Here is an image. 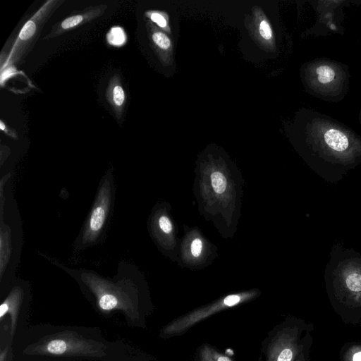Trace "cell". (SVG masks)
<instances>
[{"label": "cell", "mask_w": 361, "mask_h": 361, "mask_svg": "<svg viewBox=\"0 0 361 361\" xmlns=\"http://www.w3.org/2000/svg\"><path fill=\"white\" fill-rule=\"evenodd\" d=\"M63 0L47 1L25 23L18 33L1 69L20 64L32 51L38 40L42 30Z\"/></svg>", "instance_id": "1"}, {"label": "cell", "mask_w": 361, "mask_h": 361, "mask_svg": "<svg viewBox=\"0 0 361 361\" xmlns=\"http://www.w3.org/2000/svg\"><path fill=\"white\" fill-rule=\"evenodd\" d=\"M255 296L253 293L228 295L209 305L195 309L179 316L164 326L160 331L161 338L180 336L191 328L209 317L226 309L237 306Z\"/></svg>", "instance_id": "2"}, {"label": "cell", "mask_w": 361, "mask_h": 361, "mask_svg": "<svg viewBox=\"0 0 361 361\" xmlns=\"http://www.w3.org/2000/svg\"><path fill=\"white\" fill-rule=\"evenodd\" d=\"M299 329L283 322L270 330L262 342V361H295L299 355Z\"/></svg>", "instance_id": "3"}, {"label": "cell", "mask_w": 361, "mask_h": 361, "mask_svg": "<svg viewBox=\"0 0 361 361\" xmlns=\"http://www.w3.org/2000/svg\"><path fill=\"white\" fill-rule=\"evenodd\" d=\"M111 191L109 183L106 180L98 192L90 218L87 222L82 235V242L85 244L94 242L98 238L104 227L110 207Z\"/></svg>", "instance_id": "4"}, {"label": "cell", "mask_w": 361, "mask_h": 361, "mask_svg": "<svg viewBox=\"0 0 361 361\" xmlns=\"http://www.w3.org/2000/svg\"><path fill=\"white\" fill-rule=\"evenodd\" d=\"M106 8L107 5L99 4L87 7L78 13L68 16L59 23H56L52 27L51 31L44 39H52L78 26L90 23L102 16Z\"/></svg>", "instance_id": "5"}, {"label": "cell", "mask_w": 361, "mask_h": 361, "mask_svg": "<svg viewBox=\"0 0 361 361\" xmlns=\"http://www.w3.org/2000/svg\"><path fill=\"white\" fill-rule=\"evenodd\" d=\"M106 97L116 118L120 119L125 109L126 94L118 74H115L110 78L106 91Z\"/></svg>", "instance_id": "6"}, {"label": "cell", "mask_w": 361, "mask_h": 361, "mask_svg": "<svg viewBox=\"0 0 361 361\" xmlns=\"http://www.w3.org/2000/svg\"><path fill=\"white\" fill-rule=\"evenodd\" d=\"M192 361H233L228 355L209 343L200 345L193 356Z\"/></svg>", "instance_id": "7"}, {"label": "cell", "mask_w": 361, "mask_h": 361, "mask_svg": "<svg viewBox=\"0 0 361 361\" xmlns=\"http://www.w3.org/2000/svg\"><path fill=\"white\" fill-rule=\"evenodd\" d=\"M11 228L1 225L0 232V269L1 276L6 267L11 254Z\"/></svg>", "instance_id": "8"}, {"label": "cell", "mask_w": 361, "mask_h": 361, "mask_svg": "<svg viewBox=\"0 0 361 361\" xmlns=\"http://www.w3.org/2000/svg\"><path fill=\"white\" fill-rule=\"evenodd\" d=\"M326 144L333 149L338 152L345 150L348 147V140L341 131L330 129L324 134Z\"/></svg>", "instance_id": "9"}, {"label": "cell", "mask_w": 361, "mask_h": 361, "mask_svg": "<svg viewBox=\"0 0 361 361\" xmlns=\"http://www.w3.org/2000/svg\"><path fill=\"white\" fill-rule=\"evenodd\" d=\"M106 41L111 46L122 47L127 41L124 29L120 26H114L106 34Z\"/></svg>", "instance_id": "10"}, {"label": "cell", "mask_w": 361, "mask_h": 361, "mask_svg": "<svg viewBox=\"0 0 361 361\" xmlns=\"http://www.w3.org/2000/svg\"><path fill=\"white\" fill-rule=\"evenodd\" d=\"M98 294V303L103 310H111L118 307L119 299L114 293L97 290Z\"/></svg>", "instance_id": "11"}, {"label": "cell", "mask_w": 361, "mask_h": 361, "mask_svg": "<svg viewBox=\"0 0 361 361\" xmlns=\"http://www.w3.org/2000/svg\"><path fill=\"white\" fill-rule=\"evenodd\" d=\"M150 37L154 46L161 50H167L171 46V42L169 37L161 31L154 30L152 32Z\"/></svg>", "instance_id": "12"}, {"label": "cell", "mask_w": 361, "mask_h": 361, "mask_svg": "<svg viewBox=\"0 0 361 361\" xmlns=\"http://www.w3.org/2000/svg\"><path fill=\"white\" fill-rule=\"evenodd\" d=\"M210 178L214 191L217 194L224 193L227 185L224 175L220 171H214L211 174Z\"/></svg>", "instance_id": "13"}, {"label": "cell", "mask_w": 361, "mask_h": 361, "mask_svg": "<svg viewBox=\"0 0 361 361\" xmlns=\"http://www.w3.org/2000/svg\"><path fill=\"white\" fill-rule=\"evenodd\" d=\"M45 349L49 353L61 355L68 350V345L63 340L56 339L49 341L46 345Z\"/></svg>", "instance_id": "14"}, {"label": "cell", "mask_w": 361, "mask_h": 361, "mask_svg": "<svg viewBox=\"0 0 361 361\" xmlns=\"http://www.w3.org/2000/svg\"><path fill=\"white\" fill-rule=\"evenodd\" d=\"M345 286L353 293H361V275L357 273L349 274L345 279Z\"/></svg>", "instance_id": "15"}, {"label": "cell", "mask_w": 361, "mask_h": 361, "mask_svg": "<svg viewBox=\"0 0 361 361\" xmlns=\"http://www.w3.org/2000/svg\"><path fill=\"white\" fill-rule=\"evenodd\" d=\"M317 73L318 80L323 84L333 81L335 77L334 71L327 66H322L317 68Z\"/></svg>", "instance_id": "16"}, {"label": "cell", "mask_w": 361, "mask_h": 361, "mask_svg": "<svg viewBox=\"0 0 361 361\" xmlns=\"http://www.w3.org/2000/svg\"><path fill=\"white\" fill-rule=\"evenodd\" d=\"M147 18L155 23L159 27L166 28L168 27L167 21L164 16L158 11H147L145 13Z\"/></svg>", "instance_id": "17"}, {"label": "cell", "mask_w": 361, "mask_h": 361, "mask_svg": "<svg viewBox=\"0 0 361 361\" xmlns=\"http://www.w3.org/2000/svg\"><path fill=\"white\" fill-rule=\"evenodd\" d=\"M344 361H361V345L350 348L344 355Z\"/></svg>", "instance_id": "18"}, {"label": "cell", "mask_w": 361, "mask_h": 361, "mask_svg": "<svg viewBox=\"0 0 361 361\" xmlns=\"http://www.w3.org/2000/svg\"><path fill=\"white\" fill-rule=\"evenodd\" d=\"M259 31L261 37L264 39H270L272 37V30L267 20H262L259 24Z\"/></svg>", "instance_id": "19"}, {"label": "cell", "mask_w": 361, "mask_h": 361, "mask_svg": "<svg viewBox=\"0 0 361 361\" xmlns=\"http://www.w3.org/2000/svg\"><path fill=\"white\" fill-rule=\"evenodd\" d=\"M159 226L164 233H170L172 231V225L169 219L162 215L159 219Z\"/></svg>", "instance_id": "20"}, {"label": "cell", "mask_w": 361, "mask_h": 361, "mask_svg": "<svg viewBox=\"0 0 361 361\" xmlns=\"http://www.w3.org/2000/svg\"><path fill=\"white\" fill-rule=\"evenodd\" d=\"M202 249V243L200 238H195L192 240L190 246L191 254L197 257L200 255Z\"/></svg>", "instance_id": "21"}, {"label": "cell", "mask_w": 361, "mask_h": 361, "mask_svg": "<svg viewBox=\"0 0 361 361\" xmlns=\"http://www.w3.org/2000/svg\"><path fill=\"white\" fill-rule=\"evenodd\" d=\"M0 128L1 130L4 131L8 136L14 139H18V137L17 132L14 129L5 124L3 121H0Z\"/></svg>", "instance_id": "22"}, {"label": "cell", "mask_w": 361, "mask_h": 361, "mask_svg": "<svg viewBox=\"0 0 361 361\" xmlns=\"http://www.w3.org/2000/svg\"><path fill=\"white\" fill-rule=\"evenodd\" d=\"M7 354V348H6L4 351L1 352V355H0V361H4V357H5V355H6Z\"/></svg>", "instance_id": "23"}, {"label": "cell", "mask_w": 361, "mask_h": 361, "mask_svg": "<svg viewBox=\"0 0 361 361\" xmlns=\"http://www.w3.org/2000/svg\"><path fill=\"white\" fill-rule=\"evenodd\" d=\"M300 356L298 358H296L295 361H304L303 357L301 356L302 355H300Z\"/></svg>", "instance_id": "24"}]
</instances>
